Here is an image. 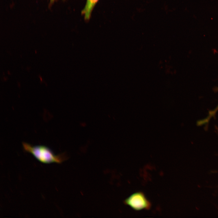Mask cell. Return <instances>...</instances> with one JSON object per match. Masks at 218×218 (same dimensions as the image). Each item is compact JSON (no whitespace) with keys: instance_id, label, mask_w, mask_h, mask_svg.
I'll return each instance as SVG.
<instances>
[{"instance_id":"1","label":"cell","mask_w":218,"mask_h":218,"mask_svg":"<svg viewBox=\"0 0 218 218\" xmlns=\"http://www.w3.org/2000/svg\"><path fill=\"white\" fill-rule=\"evenodd\" d=\"M22 144L25 151L31 154L38 160L44 164L61 163L67 157L65 153L55 155L45 146H33L25 142H23Z\"/></svg>"},{"instance_id":"4","label":"cell","mask_w":218,"mask_h":218,"mask_svg":"<svg viewBox=\"0 0 218 218\" xmlns=\"http://www.w3.org/2000/svg\"><path fill=\"white\" fill-rule=\"evenodd\" d=\"M218 111V105L215 109L209 112L208 115L205 120L204 119V121L206 123H208L210 119L215 115Z\"/></svg>"},{"instance_id":"2","label":"cell","mask_w":218,"mask_h":218,"mask_svg":"<svg viewBox=\"0 0 218 218\" xmlns=\"http://www.w3.org/2000/svg\"><path fill=\"white\" fill-rule=\"evenodd\" d=\"M124 202L136 211L148 210L151 206L150 202L144 194L141 192H137L132 194L124 200Z\"/></svg>"},{"instance_id":"3","label":"cell","mask_w":218,"mask_h":218,"mask_svg":"<svg viewBox=\"0 0 218 218\" xmlns=\"http://www.w3.org/2000/svg\"><path fill=\"white\" fill-rule=\"evenodd\" d=\"M98 0H87L85 5L81 12L85 20L88 21L90 19L93 9Z\"/></svg>"}]
</instances>
